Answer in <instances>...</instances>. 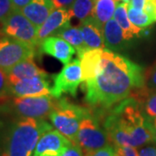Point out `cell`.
Wrapping results in <instances>:
<instances>
[{"label": "cell", "mask_w": 156, "mask_h": 156, "mask_svg": "<svg viewBox=\"0 0 156 156\" xmlns=\"http://www.w3.org/2000/svg\"><path fill=\"white\" fill-rule=\"evenodd\" d=\"M73 143L57 129L44 134L39 139L33 156H62Z\"/></svg>", "instance_id": "10"}, {"label": "cell", "mask_w": 156, "mask_h": 156, "mask_svg": "<svg viewBox=\"0 0 156 156\" xmlns=\"http://www.w3.org/2000/svg\"><path fill=\"white\" fill-rule=\"evenodd\" d=\"M33 59L34 58H29L20 62L6 70L5 72L8 76L10 83L14 84L19 81L37 76H49L45 70L42 69L36 64Z\"/></svg>", "instance_id": "17"}, {"label": "cell", "mask_w": 156, "mask_h": 156, "mask_svg": "<svg viewBox=\"0 0 156 156\" xmlns=\"http://www.w3.org/2000/svg\"><path fill=\"white\" fill-rule=\"evenodd\" d=\"M85 156H115V147L114 144H108L98 150L85 154Z\"/></svg>", "instance_id": "28"}, {"label": "cell", "mask_w": 156, "mask_h": 156, "mask_svg": "<svg viewBox=\"0 0 156 156\" xmlns=\"http://www.w3.org/2000/svg\"><path fill=\"white\" fill-rule=\"evenodd\" d=\"M30 1L31 0H11V3L15 10L21 11Z\"/></svg>", "instance_id": "33"}, {"label": "cell", "mask_w": 156, "mask_h": 156, "mask_svg": "<svg viewBox=\"0 0 156 156\" xmlns=\"http://www.w3.org/2000/svg\"><path fill=\"white\" fill-rule=\"evenodd\" d=\"M55 36L60 37L72 45L76 49L79 58L83 55L84 52L89 50L84 43L82 32L78 27H72L71 25H69L67 27H64L60 30Z\"/></svg>", "instance_id": "20"}, {"label": "cell", "mask_w": 156, "mask_h": 156, "mask_svg": "<svg viewBox=\"0 0 156 156\" xmlns=\"http://www.w3.org/2000/svg\"><path fill=\"white\" fill-rule=\"evenodd\" d=\"M149 119V127H150V130L153 134V140H154V142L156 143V117L155 118H150L148 117Z\"/></svg>", "instance_id": "34"}, {"label": "cell", "mask_w": 156, "mask_h": 156, "mask_svg": "<svg viewBox=\"0 0 156 156\" xmlns=\"http://www.w3.org/2000/svg\"><path fill=\"white\" fill-rule=\"evenodd\" d=\"M39 46L41 52L55 57L64 65L70 62L73 56L76 53L72 45L66 40L56 36L45 38L41 42Z\"/></svg>", "instance_id": "13"}, {"label": "cell", "mask_w": 156, "mask_h": 156, "mask_svg": "<svg viewBox=\"0 0 156 156\" xmlns=\"http://www.w3.org/2000/svg\"><path fill=\"white\" fill-rule=\"evenodd\" d=\"M4 37H5V33L3 32V30H2V29L0 28V40H1V39L3 38Z\"/></svg>", "instance_id": "35"}, {"label": "cell", "mask_w": 156, "mask_h": 156, "mask_svg": "<svg viewBox=\"0 0 156 156\" xmlns=\"http://www.w3.org/2000/svg\"><path fill=\"white\" fill-rule=\"evenodd\" d=\"M123 3H126V4H129V2H130V0H122Z\"/></svg>", "instance_id": "36"}, {"label": "cell", "mask_w": 156, "mask_h": 156, "mask_svg": "<svg viewBox=\"0 0 156 156\" xmlns=\"http://www.w3.org/2000/svg\"><path fill=\"white\" fill-rule=\"evenodd\" d=\"M115 156H139V153L134 147H121L115 146Z\"/></svg>", "instance_id": "29"}, {"label": "cell", "mask_w": 156, "mask_h": 156, "mask_svg": "<svg viewBox=\"0 0 156 156\" xmlns=\"http://www.w3.org/2000/svg\"><path fill=\"white\" fill-rule=\"evenodd\" d=\"M55 9L52 0H31L21 11L35 26L39 28Z\"/></svg>", "instance_id": "15"}, {"label": "cell", "mask_w": 156, "mask_h": 156, "mask_svg": "<svg viewBox=\"0 0 156 156\" xmlns=\"http://www.w3.org/2000/svg\"><path fill=\"white\" fill-rule=\"evenodd\" d=\"M56 8L69 9L75 0H52Z\"/></svg>", "instance_id": "32"}, {"label": "cell", "mask_w": 156, "mask_h": 156, "mask_svg": "<svg viewBox=\"0 0 156 156\" xmlns=\"http://www.w3.org/2000/svg\"><path fill=\"white\" fill-rule=\"evenodd\" d=\"M134 96L138 101L146 115L150 118L156 117V90H148L145 87L138 89Z\"/></svg>", "instance_id": "22"}, {"label": "cell", "mask_w": 156, "mask_h": 156, "mask_svg": "<svg viewBox=\"0 0 156 156\" xmlns=\"http://www.w3.org/2000/svg\"><path fill=\"white\" fill-rule=\"evenodd\" d=\"M116 2L115 0H95L92 17L101 27L114 17Z\"/></svg>", "instance_id": "21"}, {"label": "cell", "mask_w": 156, "mask_h": 156, "mask_svg": "<svg viewBox=\"0 0 156 156\" xmlns=\"http://www.w3.org/2000/svg\"><path fill=\"white\" fill-rule=\"evenodd\" d=\"M102 36L105 48L108 50L115 52L126 50L128 48L129 42L124 37L122 30L113 17L103 25Z\"/></svg>", "instance_id": "14"}, {"label": "cell", "mask_w": 156, "mask_h": 156, "mask_svg": "<svg viewBox=\"0 0 156 156\" xmlns=\"http://www.w3.org/2000/svg\"><path fill=\"white\" fill-rule=\"evenodd\" d=\"M54 85L50 95L55 98H60L62 94L76 96L79 85L83 83L81 62L74 59L64 65L61 72L54 76Z\"/></svg>", "instance_id": "9"}, {"label": "cell", "mask_w": 156, "mask_h": 156, "mask_svg": "<svg viewBox=\"0 0 156 156\" xmlns=\"http://www.w3.org/2000/svg\"><path fill=\"white\" fill-rule=\"evenodd\" d=\"M57 98L50 95L31 97H15L11 108L19 118L45 120L57 105Z\"/></svg>", "instance_id": "5"}, {"label": "cell", "mask_w": 156, "mask_h": 156, "mask_svg": "<svg viewBox=\"0 0 156 156\" xmlns=\"http://www.w3.org/2000/svg\"><path fill=\"white\" fill-rule=\"evenodd\" d=\"M115 1L117 3V2H119V1H121V0H115Z\"/></svg>", "instance_id": "38"}, {"label": "cell", "mask_w": 156, "mask_h": 156, "mask_svg": "<svg viewBox=\"0 0 156 156\" xmlns=\"http://www.w3.org/2000/svg\"><path fill=\"white\" fill-rule=\"evenodd\" d=\"M14 11L11 0H0V28L2 29L3 23Z\"/></svg>", "instance_id": "26"}, {"label": "cell", "mask_w": 156, "mask_h": 156, "mask_svg": "<svg viewBox=\"0 0 156 156\" xmlns=\"http://www.w3.org/2000/svg\"><path fill=\"white\" fill-rule=\"evenodd\" d=\"M128 4L123 2L118 4L114 14V18L116 20L118 24L122 30L124 37L129 41L134 37H139L143 29L135 26L129 20L128 15Z\"/></svg>", "instance_id": "19"}, {"label": "cell", "mask_w": 156, "mask_h": 156, "mask_svg": "<svg viewBox=\"0 0 156 156\" xmlns=\"http://www.w3.org/2000/svg\"><path fill=\"white\" fill-rule=\"evenodd\" d=\"M72 17L70 9L56 8L38 28L37 38L39 44L45 38L55 36L62 28L70 25V19Z\"/></svg>", "instance_id": "12"}, {"label": "cell", "mask_w": 156, "mask_h": 156, "mask_svg": "<svg viewBox=\"0 0 156 156\" xmlns=\"http://www.w3.org/2000/svg\"><path fill=\"white\" fill-rule=\"evenodd\" d=\"M104 49L89 50L80 57L83 82L94 78L100 69L101 54Z\"/></svg>", "instance_id": "18"}, {"label": "cell", "mask_w": 156, "mask_h": 156, "mask_svg": "<svg viewBox=\"0 0 156 156\" xmlns=\"http://www.w3.org/2000/svg\"><path fill=\"white\" fill-rule=\"evenodd\" d=\"M143 87L142 68L116 52L104 49L99 71L85 82V100L90 106L108 108Z\"/></svg>", "instance_id": "1"}, {"label": "cell", "mask_w": 156, "mask_h": 156, "mask_svg": "<svg viewBox=\"0 0 156 156\" xmlns=\"http://www.w3.org/2000/svg\"><path fill=\"white\" fill-rule=\"evenodd\" d=\"M36 48L33 45L5 35L0 40V68L6 71L20 62L34 58Z\"/></svg>", "instance_id": "7"}, {"label": "cell", "mask_w": 156, "mask_h": 156, "mask_svg": "<svg viewBox=\"0 0 156 156\" xmlns=\"http://www.w3.org/2000/svg\"><path fill=\"white\" fill-rule=\"evenodd\" d=\"M154 4H155V5H156V0H154Z\"/></svg>", "instance_id": "39"}, {"label": "cell", "mask_w": 156, "mask_h": 156, "mask_svg": "<svg viewBox=\"0 0 156 156\" xmlns=\"http://www.w3.org/2000/svg\"><path fill=\"white\" fill-rule=\"evenodd\" d=\"M2 30L5 35L35 47L40 45L37 38L38 28L23 14L22 11L17 10L13 11L3 23Z\"/></svg>", "instance_id": "8"}, {"label": "cell", "mask_w": 156, "mask_h": 156, "mask_svg": "<svg viewBox=\"0 0 156 156\" xmlns=\"http://www.w3.org/2000/svg\"><path fill=\"white\" fill-rule=\"evenodd\" d=\"M11 93V83L6 72L0 68V105L9 100Z\"/></svg>", "instance_id": "25"}, {"label": "cell", "mask_w": 156, "mask_h": 156, "mask_svg": "<svg viewBox=\"0 0 156 156\" xmlns=\"http://www.w3.org/2000/svg\"><path fill=\"white\" fill-rule=\"evenodd\" d=\"M52 129L45 120L19 118L7 128L2 140L3 156H33L41 136Z\"/></svg>", "instance_id": "3"}, {"label": "cell", "mask_w": 156, "mask_h": 156, "mask_svg": "<svg viewBox=\"0 0 156 156\" xmlns=\"http://www.w3.org/2000/svg\"><path fill=\"white\" fill-rule=\"evenodd\" d=\"M95 0H75L69 8L72 15L81 22L92 17Z\"/></svg>", "instance_id": "23"}, {"label": "cell", "mask_w": 156, "mask_h": 156, "mask_svg": "<svg viewBox=\"0 0 156 156\" xmlns=\"http://www.w3.org/2000/svg\"><path fill=\"white\" fill-rule=\"evenodd\" d=\"M109 142L104 127L102 128L98 120L91 114L82 121L77 133V144L81 147L84 154L98 150L109 144Z\"/></svg>", "instance_id": "6"}, {"label": "cell", "mask_w": 156, "mask_h": 156, "mask_svg": "<svg viewBox=\"0 0 156 156\" xmlns=\"http://www.w3.org/2000/svg\"><path fill=\"white\" fill-rule=\"evenodd\" d=\"M78 28L82 32L84 43L89 50L105 49L102 27L95 21L94 17H90L80 23Z\"/></svg>", "instance_id": "16"}, {"label": "cell", "mask_w": 156, "mask_h": 156, "mask_svg": "<svg viewBox=\"0 0 156 156\" xmlns=\"http://www.w3.org/2000/svg\"><path fill=\"white\" fill-rule=\"evenodd\" d=\"M128 15L131 23L139 28H147L155 22V20L143 10L136 9L130 5L128 6Z\"/></svg>", "instance_id": "24"}, {"label": "cell", "mask_w": 156, "mask_h": 156, "mask_svg": "<svg viewBox=\"0 0 156 156\" xmlns=\"http://www.w3.org/2000/svg\"><path fill=\"white\" fill-rule=\"evenodd\" d=\"M83 152L80 146L78 144H72L62 154V156H83Z\"/></svg>", "instance_id": "30"}, {"label": "cell", "mask_w": 156, "mask_h": 156, "mask_svg": "<svg viewBox=\"0 0 156 156\" xmlns=\"http://www.w3.org/2000/svg\"><path fill=\"white\" fill-rule=\"evenodd\" d=\"M90 112L83 107L69 102L66 98L57 101V105L50 113L52 125L73 144H77V133L80 124Z\"/></svg>", "instance_id": "4"}, {"label": "cell", "mask_w": 156, "mask_h": 156, "mask_svg": "<svg viewBox=\"0 0 156 156\" xmlns=\"http://www.w3.org/2000/svg\"><path fill=\"white\" fill-rule=\"evenodd\" d=\"M49 76H37L11 84V93L15 97H31L50 95Z\"/></svg>", "instance_id": "11"}, {"label": "cell", "mask_w": 156, "mask_h": 156, "mask_svg": "<svg viewBox=\"0 0 156 156\" xmlns=\"http://www.w3.org/2000/svg\"><path fill=\"white\" fill-rule=\"evenodd\" d=\"M145 88L148 90H156V64L146 73Z\"/></svg>", "instance_id": "27"}, {"label": "cell", "mask_w": 156, "mask_h": 156, "mask_svg": "<svg viewBox=\"0 0 156 156\" xmlns=\"http://www.w3.org/2000/svg\"><path fill=\"white\" fill-rule=\"evenodd\" d=\"M138 153L139 156H156V146H143Z\"/></svg>", "instance_id": "31"}, {"label": "cell", "mask_w": 156, "mask_h": 156, "mask_svg": "<svg viewBox=\"0 0 156 156\" xmlns=\"http://www.w3.org/2000/svg\"><path fill=\"white\" fill-rule=\"evenodd\" d=\"M103 126L115 146L137 148L154 142L148 116L134 96L119 102L106 117Z\"/></svg>", "instance_id": "2"}, {"label": "cell", "mask_w": 156, "mask_h": 156, "mask_svg": "<svg viewBox=\"0 0 156 156\" xmlns=\"http://www.w3.org/2000/svg\"><path fill=\"white\" fill-rule=\"evenodd\" d=\"M0 156H3V154H2V152H1V150H0Z\"/></svg>", "instance_id": "37"}]
</instances>
